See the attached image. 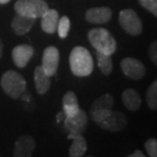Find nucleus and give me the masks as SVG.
<instances>
[{
  "label": "nucleus",
  "instance_id": "obj_1",
  "mask_svg": "<svg viewBox=\"0 0 157 157\" xmlns=\"http://www.w3.org/2000/svg\"><path fill=\"white\" fill-rule=\"evenodd\" d=\"M71 71L77 77H88L94 70V60L90 51L83 46H76L70 54Z\"/></svg>",
  "mask_w": 157,
  "mask_h": 157
},
{
  "label": "nucleus",
  "instance_id": "obj_2",
  "mask_svg": "<svg viewBox=\"0 0 157 157\" xmlns=\"http://www.w3.org/2000/svg\"><path fill=\"white\" fill-rule=\"evenodd\" d=\"M88 39L97 52L112 55L117 50V41L108 30L103 28L92 29L88 33Z\"/></svg>",
  "mask_w": 157,
  "mask_h": 157
},
{
  "label": "nucleus",
  "instance_id": "obj_3",
  "mask_svg": "<svg viewBox=\"0 0 157 157\" xmlns=\"http://www.w3.org/2000/svg\"><path fill=\"white\" fill-rule=\"evenodd\" d=\"M3 91L12 99H18L26 91L27 82L25 78L14 71H7L3 74L0 80Z\"/></svg>",
  "mask_w": 157,
  "mask_h": 157
},
{
  "label": "nucleus",
  "instance_id": "obj_4",
  "mask_svg": "<svg viewBox=\"0 0 157 157\" xmlns=\"http://www.w3.org/2000/svg\"><path fill=\"white\" fill-rule=\"evenodd\" d=\"M48 5L44 0H17L14 4L17 13L33 18H39L48 9Z\"/></svg>",
  "mask_w": 157,
  "mask_h": 157
},
{
  "label": "nucleus",
  "instance_id": "obj_5",
  "mask_svg": "<svg viewBox=\"0 0 157 157\" xmlns=\"http://www.w3.org/2000/svg\"><path fill=\"white\" fill-rule=\"evenodd\" d=\"M118 21L121 27L132 36H138L143 31V24L139 15L133 9H124L119 12Z\"/></svg>",
  "mask_w": 157,
  "mask_h": 157
},
{
  "label": "nucleus",
  "instance_id": "obj_6",
  "mask_svg": "<svg viewBox=\"0 0 157 157\" xmlns=\"http://www.w3.org/2000/svg\"><path fill=\"white\" fill-rule=\"evenodd\" d=\"M64 128L68 133L67 139L83 135L88 125V115L83 109H80L74 117H64Z\"/></svg>",
  "mask_w": 157,
  "mask_h": 157
},
{
  "label": "nucleus",
  "instance_id": "obj_7",
  "mask_svg": "<svg viewBox=\"0 0 157 157\" xmlns=\"http://www.w3.org/2000/svg\"><path fill=\"white\" fill-rule=\"evenodd\" d=\"M97 124L103 130L109 132H121L128 125V118L121 111L111 110L107 117Z\"/></svg>",
  "mask_w": 157,
  "mask_h": 157
},
{
  "label": "nucleus",
  "instance_id": "obj_8",
  "mask_svg": "<svg viewBox=\"0 0 157 157\" xmlns=\"http://www.w3.org/2000/svg\"><path fill=\"white\" fill-rule=\"evenodd\" d=\"M121 68L124 76L132 80H141L146 74V70L142 61L136 58L125 57L121 62Z\"/></svg>",
  "mask_w": 157,
  "mask_h": 157
},
{
  "label": "nucleus",
  "instance_id": "obj_9",
  "mask_svg": "<svg viewBox=\"0 0 157 157\" xmlns=\"http://www.w3.org/2000/svg\"><path fill=\"white\" fill-rule=\"evenodd\" d=\"M59 63V51L54 46H49L44 50L42 56V67L47 76H54Z\"/></svg>",
  "mask_w": 157,
  "mask_h": 157
},
{
  "label": "nucleus",
  "instance_id": "obj_10",
  "mask_svg": "<svg viewBox=\"0 0 157 157\" xmlns=\"http://www.w3.org/2000/svg\"><path fill=\"white\" fill-rule=\"evenodd\" d=\"M12 60L17 67L24 68L34 54V49L28 44H21L12 49Z\"/></svg>",
  "mask_w": 157,
  "mask_h": 157
},
{
  "label": "nucleus",
  "instance_id": "obj_11",
  "mask_svg": "<svg viewBox=\"0 0 157 157\" xmlns=\"http://www.w3.org/2000/svg\"><path fill=\"white\" fill-rule=\"evenodd\" d=\"M36 147V142L31 136H21L14 144L13 155L15 157H30L32 156Z\"/></svg>",
  "mask_w": 157,
  "mask_h": 157
},
{
  "label": "nucleus",
  "instance_id": "obj_12",
  "mask_svg": "<svg viewBox=\"0 0 157 157\" xmlns=\"http://www.w3.org/2000/svg\"><path fill=\"white\" fill-rule=\"evenodd\" d=\"M112 17V12L111 9L106 6L103 7H94L90 8L86 11L85 17L88 23L91 24H106L110 21V18Z\"/></svg>",
  "mask_w": 157,
  "mask_h": 157
},
{
  "label": "nucleus",
  "instance_id": "obj_13",
  "mask_svg": "<svg viewBox=\"0 0 157 157\" xmlns=\"http://www.w3.org/2000/svg\"><path fill=\"white\" fill-rule=\"evenodd\" d=\"M59 20L58 11L55 9H47L41 17V28L47 34L55 33Z\"/></svg>",
  "mask_w": 157,
  "mask_h": 157
},
{
  "label": "nucleus",
  "instance_id": "obj_14",
  "mask_svg": "<svg viewBox=\"0 0 157 157\" xmlns=\"http://www.w3.org/2000/svg\"><path fill=\"white\" fill-rule=\"evenodd\" d=\"M36 18L26 17V15L17 13L12 20L11 23V28L14 31V33L17 35H25L31 30V28L35 24Z\"/></svg>",
  "mask_w": 157,
  "mask_h": 157
},
{
  "label": "nucleus",
  "instance_id": "obj_15",
  "mask_svg": "<svg viewBox=\"0 0 157 157\" xmlns=\"http://www.w3.org/2000/svg\"><path fill=\"white\" fill-rule=\"evenodd\" d=\"M80 110V106H78L77 95L74 92L65 93L62 99V111L64 113L65 117H74L77 112Z\"/></svg>",
  "mask_w": 157,
  "mask_h": 157
},
{
  "label": "nucleus",
  "instance_id": "obj_16",
  "mask_svg": "<svg viewBox=\"0 0 157 157\" xmlns=\"http://www.w3.org/2000/svg\"><path fill=\"white\" fill-rule=\"evenodd\" d=\"M34 81H35L36 90L40 95H44L47 91L49 90L50 85H51V80L50 77L44 73L43 68L41 65L37 67L34 71Z\"/></svg>",
  "mask_w": 157,
  "mask_h": 157
},
{
  "label": "nucleus",
  "instance_id": "obj_17",
  "mask_svg": "<svg viewBox=\"0 0 157 157\" xmlns=\"http://www.w3.org/2000/svg\"><path fill=\"white\" fill-rule=\"evenodd\" d=\"M121 98L125 108L130 111H137L142 104V99H141L139 93L134 89L124 90Z\"/></svg>",
  "mask_w": 157,
  "mask_h": 157
},
{
  "label": "nucleus",
  "instance_id": "obj_18",
  "mask_svg": "<svg viewBox=\"0 0 157 157\" xmlns=\"http://www.w3.org/2000/svg\"><path fill=\"white\" fill-rule=\"evenodd\" d=\"M87 148L88 145L86 140L82 135H80V136L75 137L73 139V144L70 147L68 154H70L71 157H82L85 155Z\"/></svg>",
  "mask_w": 157,
  "mask_h": 157
},
{
  "label": "nucleus",
  "instance_id": "obj_19",
  "mask_svg": "<svg viewBox=\"0 0 157 157\" xmlns=\"http://www.w3.org/2000/svg\"><path fill=\"white\" fill-rule=\"evenodd\" d=\"M114 105V99L110 94H104L97 98L93 104L91 105L90 111L97 110V109H112Z\"/></svg>",
  "mask_w": 157,
  "mask_h": 157
},
{
  "label": "nucleus",
  "instance_id": "obj_20",
  "mask_svg": "<svg viewBox=\"0 0 157 157\" xmlns=\"http://www.w3.org/2000/svg\"><path fill=\"white\" fill-rule=\"evenodd\" d=\"M96 55H97L96 56L97 64H98L100 71L105 76H109L112 71V68H113V64H112V59L110 57V55H106L100 52H97Z\"/></svg>",
  "mask_w": 157,
  "mask_h": 157
},
{
  "label": "nucleus",
  "instance_id": "obj_21",
  "mask_svg": "<svg viewBox=\"0 0 157 157\" xmlns=\"http://www.w3.org/2000/svg\"><path fill=\"white\" fill-rule=\"evenodd\" d=\"M147 105L151 110H156L157 108V82L154 81L150 85L146 93Z\"/></svg>",
  "mask_w": 157,
  "mask_h": 157
},
{
  "label": "nucleus",
  "instance_id": "obj_22",
  "mask_svg": "<svg viewBox=\"0 0 157 157\" xmlns=\"http://www.w3.org/2000/svg\"><path fill=\"white\" fill-rule=\"evenodd\" d=\"M71 29V21L67 17H62L60 20H58V24H57V33L58 36L60 37L61 39H65L68 35V32H70Z\"/></svg>",
  "mask_w": 157,
  "mask_h": 157
},
{
  "label": "nucleus",
  "instance_id": "obj_23",
  "mask_svg": "<svg viewBox=\"0 0 157 157\" xmlns=\"http://www.w3.org/2000/svg\"><path fill=\"white\" fill-rule=\"evenodd\" d=\"M139 3L154 17H157V0H139Z\"/></svg>",
  "mask_w": 157,
  "mask_h": 157
},
{
  "label": "nucleus",
  "instance_id": "obj_24",
  "mask_svg": "<svg viewBox=\"0 0 157 157\" xmlns=\"http://www.w3.org/2000/svg\"><path fill=\"white\" fill-rule=\"evenodd\" d=\"M145 149L150 157L157 156V141L156 139H148L145 142Z\"/></svg>",
  "mask_w": 157,
  "mask_h": 157
},
{
  "label": "nucleus",
  "instance_id": "obj_25",
  "mask_svg": "<svg viewBox=\"0 0 157 157\" xmlns=\"http://www.w3.org/2000/svg\"><path fill=\"white\" fill-rule=\"evenodd\" d=\"M149 56L151 61L154 64H157V43L156 41L152 42L149 46Z\"/></svg>",
  "mask_w": 157,
  "mask_h": 157
},
{
  "label": "nucleus",
  "instance_id": "obj_26",
  "mask_svg": "<svg viewBox=\"0 0 157 157\" xmlns=\"http://www.w3.org/2000/svg\"><path fill=\"white\" fill-rule=\"evenodd\" d=\"M144 156H145V154L141 150H137V151H135L134 153L128 155V157H144Z\"/></svg>",
  "mask_w": 157,
  "mask_h": 157
},
{
  "label": "nucleus",
  "instance_id": "obj_27",
  "mask_svg": "<svg viewBox=\"0 0 157 157\" xmlns=\"http://www.w3.org/2000/svg\"><path fill=\"white\" fill-rule=\"evenodd\" d=\"M64 113H63V111L62 112H59V113L57 114V121L59 122V121H63L64 119Z\"/></svg>",
  "mask_w": 157,
  "mask_h": 157
},
{
  "label": "nucleus",
  "instance_id": "obj_28",
  "mask_svg": "<svg viewBox=\"0 0 157 157\" xmlns=\"http://www.w3.org/2000/svg\"><path fill=\"white\" fill-rule=\"evenodd\" d=\"M2 55H3V44L0 40V59L2 58Z\"/></svg>",
  "mask_w": 157,
  "mask_h": 157
},
{
  "label": "nucleus",
  "instance_id": "obj_29",
  "mask_svg": "<svg viewBox=\"0 0 157 157\" xmlns=\"http://www.w3.org/2000/svg\"><path fill=\"white\" fill-rule=\"evenodd\" d=\"M10 0H0V4H6V3H8Z\"/></svg>",
  "mask_w": 157,
  "mask_h": 157
}]
</instances>
